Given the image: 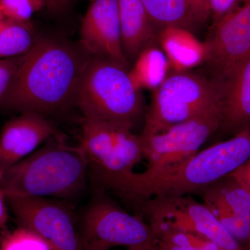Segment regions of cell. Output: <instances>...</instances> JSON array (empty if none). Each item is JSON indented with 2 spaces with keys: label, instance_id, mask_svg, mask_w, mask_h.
I'll list each match as a JSON object with an SVG mask.
<instances>
[{
  "label": "cell",
  "instance_id": "cell-25",
  "mask_svg": "<svg viewBox=\"0 0 250 250\" xmlns=\"http://www.w3.org/2000/svg\"><path fill=\"white\" fill-rule=\"evenodd\" d=\"M24 55L0 59V99L7 91L18 67L22 62Z\"/></svg>",
  "mask_w": 250,
  "mask_h": 250
},
{
  "label": "cell",
  "instance_id": "cell-10",
  "mask_svg": "<svg viewBox=\"0 0 250 250\" xmlns=\"http://www.w3.org/2000/svg\"><path fill=\"white\" fill-rule=\"evenodd\" d=\"M19 227L36 233L59 250H83L71 210L47 197H6Z\"/></svg>",
  "mask_w": 250,
  "mask_h": 250
},
{
  "label": "cell",
  "instance_id": "cell-1",
  "mask_svg": "<svg viewBox=\"0 0 250 250\" xmlns=\"http://www.w3.org/2000/svg\"><path fill=\"white\" fill-rule=\"evenodd\" d=\"M91 56L82 46L52 39L36 41L0 99V106L46 114L75 105L77 91Z\"/></svg>",
  "mask_w": 250,
  "mask_h": 250
},
{
  "label": "cell",
  "instance_id": "cell-13",
  "mask_svg": "<svg viewBox=\"0 0 250 250\" xmlns=\"http://www.w3.org/2000/svg\"><path fill=\"white\" fill-rule=\"evenodd\" d=\"M214 82L220 125L218 132L233 136L250 129V55Z\"/></svg>",
  "mask_w": 250,
  "mask_h": 250
},
{
  "label": "cell",
  "instance_id": "cell-16",
  "mask_svg": "<svg viewBox=\"0 0 250 250\" xmlns=\"http://www.w3.org/2000/svg\"><path fill=\"white\" fill-rule=\"evenodd\" d=\"M158 42L173 72L187 71L205 60V45L188 29L164 28L158 32Z\"/></svg>",
  "mask_w": 250,
  "mask_h": 250
},
{
  "label": "cell",
  "instance_id": "cell-3",
  "mask_svg": "<svg viewBox=\"0 0 250 250\" xmlns=\"http://www.w3.org/2000/svg\"><path fill=\"white\" fill-rule=\"evenodd\" d=\"M88 164L80 146L57 137L5 171L0 188L5 196L72 199L86 185Z\"/></svg>",
  "mask_w": 250,
  "mask_h": 250
},
{
  "label": "cell",
  "instance_id": "cell-18",
  "mask_svg": "<svg viewBox=\"0 0 250 250\" xmlns=\"http://www.w3.org/2000/svg\"><path fill=\"white\" fill-rule=\"evenodd\" d=\"M151 250H222L215 243L198 233L154 224Z\"/></svg>",
  "mask_w": 250,
  "mask_h": 250
},
{
  "label": "cell",
  "instance_id": "cell-14",
  "mask_svg": "<svg viewBox=\"0 0 250 250\" xmlns=\"http://www.w3.org/2000/svg\"><path fill=\"white\" fill-rule=\"evenodd\" d=\"M57 134L53 125L39 113L24 112L8 121L0 136V177Z\"/></svg>",
  "mask_w": 250,
  "mask_h": 250
},
{
  "label": "cell",
  "instance_id": "cell-23",
  "mask_svg": "<svg viewBox=\"0 0 250 250\" xmlns=\"http://www.w3.org/2000/svg\"><path fill=\"white\" fill-rule=\"evenodd\" d=\"M0 250H59L36 233L18 226L12 230H1Z\"/></svg>",
  "mask_w": 250,
  "mask_h": 250
},
{
  "label": "cell",
  "instance_id": "cell-26",
  "mask_svg": "<svg viewBox=\"0 0 250 250\" xmlns=\"http://www.w3.org/2000/svg\"><path fill=\"white\" fill-rule=\"evenodd\" d=\"M207 1L209 5L210 16H213V25L243 4L240 0H207Z\"/></svg>",
  "mask_w": 250,
  "mask_h": 250
},
{
  "label": "cell",
  "instance_id": "cell-6",
  "mask_svg": "<svg viewBox=\"0 0 250 250\" xmlns=\"http://www.w3.org/2000/svg\"><path fill=\"white\" fill-rule=\"evenodd\" d=\"M219 105L214 82L188 71L172 72L153 94L143 134H157Z\"/></svg>",
  "mask_w": 250,
  "mask_h": 250
},
{
  "label": "cell",
  "instance_id": "cell-21",
  "mask_svg": "<svg viewBox=\"0 0 250 250\" xmlns=\"http://www.w3.org/2000/svg\"><path fill=\"white\" fill-rule=\"evenodd\" d=\"M36 41L29 22L5 18L0 26V59L27 53Z\"/></svg>",
  "mask_w": 250,
  "mask_h": 250
},
{
  "label": "cell",
  "instance_id": "cell-20",
  "mask_svg": "<svg viewBox=\"0 0 250 250\" xmlns=\"http://www.w3.org/2000/svg\"><path fill=\"white\" fill-rule=\"evenodd\" d=\"M202 192L215 197L250 224V192L232 174L220 179Z\"/></svg>",
  "mask_w": 250,
  "mask_h": 250
},
{
  "label": "cell",
  "instance_id": "cell-33",
  "mask_svg": "<svg viewBox=\"0 0 250 250\" xmlns=\"http://www.w3.org/2000/svg\"><path fill=\"white\" fill-rule=\"evenodd\" d=\"M246 250H250V245L247 247Z\"/></svg>",
  "mask_w": 250,
  "mask_h": 250
},
{
  "label": "cell",
  "instance_id": "cell-28",
  "mask_svg": "<svg viewBox=\"0 0 250 250\" xmlns=\"http://www.w3.org/2000/svg\"><path fill=\"white\" fill-rule=\"evenodd\" d=\"M232 174L250 192V159Z\"/></svg>",
  "mask_w": 250,
  "mask_h": 250
},
{
  "label": "cell",
  "instance_id": "cell-17",
  "mask_svg": "<svg viewBox=\"0 0 250 250\" xmlns=\"http://www.w3.org/2000/svg\"><path fill=\"white\" fill-rule=\"evenodd\" d=\"M168 60L164 51L156 45L145 49L129 70L138 89L156 90L169 75Z\"/></svg>",
  "mask_w": 250,
  "mask_h": 250
},
{
  "label": "cell",
  "instance_id": "cell-11",
  "mask_svg": "<svg viewBox=\"0 0 250 250\" xmlns=\"http://www.w3.org/2000/svg\"><path fill=\"white\" fill-rule=\"evenodd\" d=\"M205 47L210 80H216L250 55V0L213 25Z\"/></svg>",
  "mask_w": 250,
  "mask_h": 250
},
{
  "label": "cell",
  "instance_id": "cell-31",
  "mask_svg": "<svg viewBox=\"0 0 250 250\" xmlns=\"http://www.w3.org/2000/svg\"><path fill=\"white\" fill-rule=\"evenodd\" d=\"M126 250H151L149 247L142 246L136 247V248H126Z\"/></svg>",
  "mask_w": 250,
  "mask_h": 250
},
{
  "label": "cell",
  "instance_id": "cell-5",
  "mask_svg": "<svg viewBox=\"0 0 250 250\" xmlns=\"http://www.w3.org/2000/svg\"><path fill=\"white\" fill-rule=\"evenodd\" d=\"M140 91L129 70L116 62L92 57L81 80L75 105L83 118L133 129L143 114Z\"/></svg>",
  "mask_w": 250,
  "mask_h": 250
},
{
  "label": "cell",
  "instance_id": "cell-12",
  "mask_svg": "<svg viewBox=\"0 0 250 250\" xmlns=\"http://www.w3.org/2000/svg\"><path fill=\"white\" fill-rule=\"evenodd\" d=\"M80 43L91 57L116 62L129 70L122 45L117 0H92L82 20Z\"/></svg>",
  "mask_w": 250,
  "mask_h": 250
},
{
  "label": "cell",
  "instance_id": "cell-32",
  "mask_svg": "<svg viewBox=\"0 0 250 250\" xmlns=\"http://www.w3.org/2000/svg\"><path fill=\"white\" fill-rule=\"evenodd\" d=\"M5 20V18L4 16H3L2 13H1V10H0V26L2 24V22H4Z\"/></svg>",
  "mask_w": 250,
  "mask_h": 250
},
{
  "label": "cell",
  "instance_id": "cell-9",
  "mask_svg": "<svg viewBox=\"0 0 250 250\" xmlns=\"http://www.w3.org/2000/svg\"><path fill=\"white\" fill-rule=\"evenodd\" d=\"M149 225L159 224L198 233L222 250H246L233 238L204 203L191 195L154 196L138 204Z\"/></svg>",
  "mask_w": 250,
  "mask_h": 250
},
{
  "label": "cell",
  "instance_id": "cell-15",
  "mask_svg": "<svg viewBox=\"0 0 250 250\" xmlns=\"http://www.w3.org/2000/svg\"><path fill=\"white\" fill-rule=\"evenodd\" d=\"M122 45L126 60L134 62L145 49L158 42V32L141 0H117Z\"/></svg>",
  "mask_w": 250,
  "mask_h": 250
},
{
  "label": "cell",
  "instance_id": "cell-7",
  "mask_svg": "<svg viewBox=\"0 0 250 250\" xmlns=\"http://www.w3.org/2000/svg\"><path fill=\"white\" fill-rule=\"evenodd\" d=\"M83 250L149 247L153 233L141 215H131L99 192L82 217L78 229Z\"/></svg>",
  "mask_w": 250,
  "mask_h": 250
},
{
  "label": "cell",
  "instance_id": "cell-30",
  "mask_svg": "<svg viewBox=\"0 0 250 250\" xmlns=\"http://www.w3.org/2000/svg\"><path fill=\"white\" fill-rule=\"evenodd\" d=\"M45 1L47 7L56 11L64 7L70 0H45Z\"/></svg>",
  "mask_w": 250,
  "mask_h": 250
},
{
  "label": "cell",
  "instance_id": "cell-2",
  "mask_svg": "<svg viewBox=\"0 0 250 250\" xmlns=\"http://www.w3.org/2000/svg\"><path fill=\"white\" fill-rule=\"evenodd\" d=\"M250 159V129L199 151L167 170L136 172L126 201L138 204L154 196L200 195Z\"/></svg>",
  "mask_w": 250,
  "mask_h": 250
},
{
  "label": "cell",
  "instance_id": "cell-19",
  "mask_svg": "<svg viewBox=\"0 0 250 250\" xmlns=\"http://www.w3.org/2000/svg\"><path fill=\"white\" fill-rule=\"evenodd\" d=\"M154 27L159 31L178 27L190 31L195 22L187 0H141Z\"/></svg>",
  "mask_w": 250,
  "mask_h": 250
},
{
  "label": "cell",
  "instance_id": "cell-29",
  "mask_svg": "<svg viewBox=\"0 0 250 250\" xmlns=\"http://www.w3.org/2000/svg\"><path fill=\"white\" fill-rule=\"evenodd\" d=\"M9 210L6 196L0 188V230H4L8 228Z\"/></svg>",
  "mask_w": 250,
  "mask_h": 250
},
{
  "label": "cell",
  "instance_id": "cell-4",
  "mask_svg": "<svg viewBox=\"0 0 250 250\" xmlns=\"http://www.w3.org/2000/svg\"><path fill=\"white\" fill-rule=\"evenodd\" d=\"M80 146L99 192L111 190L125 200L143 159L140 135L129 126L83 118Z\"/></svg>",
  "mask_w": 250,
  "mask_h": 250
},
{
  "label": "cell",
  "instance_id": "cell-22",
  "mask_svg": "<svg viewBox=\"0 0 250 250\" xmlns=\"http://www.w3.org/2000/svg\"><path fill=\"white\" fill-rule=\"evenodd\" d=\"M205 204L217 220L245 249L250 245V224L233 213L216 198L202 192L200 194Z\"/></svg>",
  "mask_w": 250,
  "mask_h": 250
},
{
  "label": "cell",
  "instance_id": "cell-24",
  "mask_svg": "<svg viewBox=\"0 0 250 250\" xmlns=\"http://www.w3.org/2000/svg\"><path fill=\"white\" fill-rule=\"evenodd\" d=\"M45 6V0H0L4 17L18 22H29L34 14Z\"/></svg>",
  "mask_w": 250,
  "mask_h": 250
},
{
  "label": "cell",
  "instance_id": "cell-8",
  "mask_svg": "<svg viewBox=\"0 0 250 250\" xmlns=\"http://www.w3.org/2000/svg\"><path fill=\"white\" fill-rule=\"evenodd\" d=\"M220 125V106L168 129L152 134L140 135L147 173L167 170L196 154Z\"/></svg>",
  "mask_w": 250,
  "mask_h": 250
},
{
  "label": "cell",
  "instance_id": "cell-27",
  "mask_svg": "<svg viewBox=\"0 0 250 250\" xmlns=\"http://www.w3.org/2000/svg\"><path fill=\"white\" fill-rule=\"evenodd\" d=\"M195 22H205L210 16L209 5L207 0H187Z\"/></svg>",
  "mask_w": 250,
  "mask_h": 250
}]
</instances>
